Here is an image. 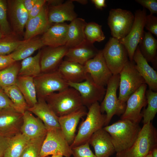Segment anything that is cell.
Instances as JSON below:
<instances>
[{
    "instance_id": "6da1fadb",
    "label": "cell",
    "mask_w": 157,
    "mask_h": 157,
    "mask_svg": "<svg viewBox=\"0 0 157 157\" xmlns=\"http://www.w3.org/2000/svg\"><path fill=\"white\" fill-rule=\"evenodd\" d=\"M103 128L110 135L116 153L125 151L130 147L136 140L141 129L139 124L121 119Z\"/></svg>"
},
{
    "instance_id": "7a4b0ae2",
    "label": "cell",
    "mask_w": 157,
    "mask_h": 157,
    "mask_svg": "<svg viewBox=\"0 0 157 157\" xmlns=\"http://www.w3.org/2000/svg\"><path fill=\"white\" fill-rule=\"evenodd\" d=\"M45 100L58 117L69 114L83 106L78 92L70 87L51 93Z\"/></svg>"
},
{
    "instance_id": "3957f363",
    "label": "cell",
    "mask_w": 157,
    "mask_h": 157,
    "mask_svg": "<svg viewBox=\"0 0 157 157\" xmlns=\"http://www.w3.org/2000/svg\"><path fill=\"white\" fill-rule=\"evenodd\" d=\"M100 105L99 102H96L89 108L86 118L81 125L76 135L70 145L71 148L89 143L92 135L105 126L106 115L101 113Z\"/></svg>"
},
{
    "instance_id": "277c9868",
    "label": "cell",
    "mask_w": 157,
    "mask_h": 157,
    "mask_svg": "<svg viewBox=\"0 0 157 157\" xmlns=\"http://www.w3.org/2000/svg\"><path fill=\"white\" fill-rule=\"evenodd\" d=\"M157 133L151 122L144 124L136 140L127 150L116 157H145L157 147Z\"/></svg>"
},
{
    "instance_id": "5b68a950",
    "label": "cell",
    "mask_w": 157,
    "mask_h": 157,
    "mask_svg": "<svg viewBox=\"0 0 157 157\" xmlns=\"http://www.w3.org/2000/svg\"><path fill=\"white\" fill-rule=\"evenodd\" d=\"M119 93L118 99L122 104L145 81L135 67L134 61L128 60L119 73Z\"/></svg>"
},
{
    "instance_id": "8992f818",
    "label": "cell",
    "mask_w": 157,
    "mask_h": 157,
    "mask_svg": "<svg viewBox=\"0 0 157 157\" xmlns=\"http://www.w3.org/2000/svg\"><path fill=\"white\" fill-rule=\"evenodd\" d=\"M37 99H44L56 92L62 91L69 86L58 70L41 73L33 78Z\"/></svg>"
},
{
    "instance_id": "52a82bcc",
    "label": "cell",
    "mask_w": 157,
    "mask_h": 157,
    "mask_svg": "<svg viewBox=\"0 0 157 157\" xmlns=\"http://www.w3.org/2000/svg\"><path fill=\"white\" fill-rule=\"evenodd\" d=\"M119 81V74L113 75L106 85L105 96L100 105L101 113H106L105 126L108 124L114 115H122L125 109L126 105L122 104L117 96Z\"/></svg>"
},
{
    "instance_id": "ba28073f",
    "label": "cell",
    "mask_w": 157,
    "mask_h": 157,
    "mask_svg": "<svg viewBox=\"0 0 157 157\" xmlns=\"http://www.w3.org/2000/svg\"><path fill=\"white\" fill-rule=\"evenodd\" d=\"M56 154L66 157H70L72 155V148L60 128H54L47 131L41 147L40 157H46Z\"/></svg>"
},
{
    "instance_id": "9c48e42d",
    "label": "cell",
    "mask_w": 157,
    "mask_h": 157,
    "mask_svg": "<svg viewBox=\"0 0 157 157\" xmlns=\"http://www.w3.org/2000/svg\"><path fill=\"white\" fill-rule=\"evenodd\" d=\"M106 64L113 75L119 74L129 60L127 51L119 40L110 38L102 50Z\"/></svg>"
},
{
    "instance_id": "30bf717a",
    "label": "cell",
    "mask_w": 157,
    "mask_h": 157,
    "mask_svg": "<svg viewBox=\"0 0 157 157\" xmlns=\"http://www.w3.org/2000/svg\"><path fill=\"white\" fill-rule=\"evenodd\" d=\"M134 19V15L130 11L120 8L111 9L108 24L112 37L120 40L126 36L131 28Z\"/></svg>"
},
{
    "instance_id": "8fae6325",
    "label": "cell",
    "mask_w": 157,
    "mask_h": 157,
    "mask_svg": "<svg viewBox=\"0 0 157 157\" xmlns=\"http://www.w3.org/2000/svg\"><path fill=\"white\" fill-rule=\"evenodd\" d=\"M68 84L78 92L83 105L88 108L96 102L102 101L106 90L104 87L96 84L88 74L84 81L78 83L68 82Z\"/></svg>"
},
{
    "instance_id": "7c38bea8",
    "label": "cell",
    "mask_w": 157,
    "mask_h": 157,
    "mask_svg": "<svg viewBox=\"0 0 157 157\" xmlns=\"http://www.w3.org/2000/svg\"><path fill=\"white\" fill-rule=\"evenodd\" d=\"M146 13L145 9L135 11L134 21L130 31L125 37L119 40L126 48L131 61H133L135 52L144 35Z\"/></svg>"
},
{
    "instance_id": "4fadbf2b",
    "label": "cell",
    "mask_w": 157,
    "mask_h": 157,
    "mask_svg": "<svg viewBox=\"0 0 157 157\" xmlns=\"http://www.w3.org/2000/svg\"><path fill=\"white\" fill-rule=\"evenodd\" d=\"M147 85H142L128 98L125 110L122 115L121 119L127 120L139 124L142 117L141 110L147 104L145 94Z\"/></svg>"
},
{
    "instance_id": "5bb4252c",
    "label": "cell",
    "mask_w": 157,
    "mask_h": 157,
    "mask_svg": "<svg viewBox=\"0 0 157 157\" xmlns=\"http://www.w3.org/2000/svg\"><path fill=\"white\" fill-rule=\"evenodd\" d=\"M86 73L89 74L94 82L100 86L107 85L113 74L108 67L102 50L99 51L93 58L84 65Z\"/></svg>"
},
{
    "instance_id": "9a60e30c",
    "label": "cell",
    "mask_w": 157,
    "mask_h": 157,
    "mask_svg": "<svg viewBox=\"0 0 157 157\" xmlns=\"http://www.w3.org/2000/svg\"><path fill=\"white\" fill-rule=\"evenodd\" d=\"M23 116L13 108L0 109V136L10 138L20 132Z\"/></svg>"
},
{
    "instance_id": "2e32d148",
    "label": "cell",
    "mask_w": 157,
    "mask_h": 157,
    "mask_svg": "<svg viewBox=\"0 0 157 157\" xmlns=\"http://www.w3.org/2000/svg\"><path fill=\"white\" fill-rule=\"evenodd\" d=\"M13 33L21 35L28 19V13L25 8L22 0L7 1Z\"/></svg>"
},
{
    "instance_id": "e0dca14e",
    "label": "cell",
    "mask_w": 157,
    "mask_h": 157,
    "mask_svg": "<svg viewBox=\"0 0 157 157\" xmlns=\"http://www.w3.org/2000/svg\"><path fill=\"white\" fill-rule=\"evenodd\" d=\"M68 49L64 45L55 47H49L41 51L40 64L42 72L57 70Z\"/></svg>"
},
{
    "instance_id": "ac0fdd59",
    "label": "cell",
    "mask_w": 157,
    "mask_h": 157,
    "mask_svg": "<svg viewBox=\"0 0 157 157\" xmlns=\"http://www.w3.org/2000/svg\"><path fill=\"white\" fill-rule=\"evenodd\" d=\"M87 113L86 107L83 106L69 114L58 117L61 130L70 145L75 138L76 127L80 119L86 115Z\"/></svg>"
},
{
    "instance_id": "d6986e66",
    "label": "cell",
    "mask_w": 157,
    "mask_h": 157,
    "mask_svg": "<svg viewBox=\"0 0 157 157\" xmlns=\"http://www.w3.org/2000/svg\"><path fill=\"white\" fill-rule=\"evenodd\" d=\"M89 143L93 147L97 157H110L115 152L110 135L103 128L92 135Z\"/></svg>"
},
{
    "instance_id": "ffe728a7",
    "label": "cell",
    "mask_w": 157,
    "mask_h": 157,
    "mask_svg": "<svg viewBox=\"0 0 157 157\" xmlns=\"http://www.w3.org/2000/svg\"><path fill=\"white\" fill-rule=\"evenodd\" d=\"M48 7L46 4L36 16L28 19L26 25L24 40L33 38L44 33L50 26L48 16Z\"/></svg>"
},
{
    "instance_id": "44dd1931",
    "label": "cell",
    "mask_w": 157,
    "mask_h": 157,
    "mask_svg": "<svg viewBox=\"0 0 157 157\" xmlns=\"http://www.w3.org/2000/svg\"><path fill=\"white\" fill-rule=\"evenodd\" d=\"M20 132L30 139L45 136L47 130L43 122L28 110L23 114Z\"/></svg>"
},
{
    "instance_id": "7402d4cb",
    "label": "cell",
    "mask_w": 157,
    "mask_h": 157,
    "mask_svg": "<svg viewBox=\"0 0 157 157\" xmlns=\"http://www.w3.org/2000/svg\"><path fill=\"white\" fill-rule=\"evenodd\" d=\"M135 63V67L144 79L149 89L154 91H157V73L149 64L137 47L133 57Z\"/></svg>"
},
{
    "instance_id": "603a6c76",
    "label": "cell",
    "mask_w": 157,
    "mask_h": 157,
    "mask_svg": "<svg viewBox=\"0 0 157 157\" xmlns=\"http://www.w3.org/2000/svg\"><path fill=\"white\" fill-rule=\"evenodd\" d=\"M37 103L33 107L28 108L27 110L37 116L43 122L47 130L60 128L58 121V117L44 99H37Z\"/></svg>"
},
{
    "instance_id": "cb8c5ba5",
    "label": "cell",
    "mask_w": 157,
    "mask_h": 157,
    "mask_svg": "<svg viewBox=\"0 0 157 157\" xmlns=\"http://www.w3.org/2000/svg\"><path fill=\"white\" fill-rule=\"evenodd\" d=\"M68 24L55 23L44 32L41 38L44 46L57 47L65 45Z\"/></svg>"
},
{
    "instance_id": "d4e9b609",
    "label": "cell",
    "mask_w": 157,
    "mask_h": 157,
    "mask_svg": "<svg viewBox=\"0 0 157 157\" xmlns=\"http://www.w3.org/2000/svg\"><path fill=\"white\" fill-rule=\"evenodd\" d=\"M73 0H68L60 5L51 6L48 8L49 21L53 23H60L66 21H72L77 15L74 11Z\"/></svg>"
},
{
    "instance_id": "484cf974",
    "label": "cell",
    "mask_w": 157,
    "mask_h": 157,
    "mask_svg": "<svg viewBox=\"0 0 157 157\" xmlns=\"http://www.w3.org/2000/svg\"><path fill=\"white\" fill-rule=\"evenodd\" d=\"M57 70L67 82H82L86 78L87 74L84 65L66 60L62 61Z\"/></svg>"
},
{
    "instance_id": "4316f807",
    "label": "cell",
    "mask_w": 157,
    "mask_h": 157,
    "mask_svg": "<svg viewBox=\"0 0 157 157\" xmlns=\"http://www.w3.org/2000/svg\"><path fill=\"white\" fill-rule=\"evenodd\" d=\"M98 51L93 45L86 41L76 47L68 49L65 60L84 65L88 60L94 58Z\"/></svg>"
},
{
    "instance_id": "83f0119b",
    "label": "cell",
    "mask_w": 157,
    "mask_h": 157,
    "mask_svg": "<svg viewBox=\"0 0 157 157\" xmlns=\"http://www.w3.org/2000/svg\"><path fill=\"white\" fill-rule=\"evenodd\" d=\"M87 24L84 19L77 17L68 24L65 45L68 49L77 47L86 42L84 31Z\"/></svg>"
},
{
    "instance_id": "f1b7e54d",
    "label": "cell",
    "mask_w": 157,
    "mask_h": 157,
    "mask_svg": "<svg viewBox=\"0 0 157 157\" xmlns=\"http://www.w3.org/2000/svg\"><path fill=\"white\" fill-rule=\"evenodd\" d=\"M15 84L23 95L28 108L33 107L37 103L38 100L33 77L18 76Z\"/></svg>"
},
{
    "instance_id": "f546056e",
    "label": "cell",
    "mask_w": 157,
    "mask_h": 157,
    "mask_svg": "<svg viewBox=\"0 0 157 157\" xmlns=\"http://www.w3.org/2000/svg\"><path fill=\"white\" fill-rule=\"evenodd\" d=\"M44 46L41 38H33L24 40L10 54L15 61L22 60L30 56L35 51Z\"/></svg>"
},
{
    "instance_id": "4dcf8cb0",
    "label": "cell",
    "mask_w": 157,
    "mask_h": 157,
    "mask_svg": "<svg viewBox=\"0 0 157 157\" xmlns=\"http://www.w3.org/2000/svg\"><path fill=\"white\" fill-rule=\"evenodd\" d=\"M138 46L141 53L148 62L156 64L157 40L150 32L144 31L143 36Z\"/></svg>"
},
{
    "instance_id": "1f68e13d",
    "label": "cell",
    "mask_w": 157,
    "mask_h": 157,
    "mask_svg": "<svg viewBox=\"0 0 157 157\" xmlns=\"http://www.w3.org/2000/svg\"><path fill=\"white\" fill-rule=\"evenodd\" d=\"M41 51L33 56H29L21 62L18 76L36 77L42 73L40 64Z\"/></svg>"
},
{
    "instance_id": "d6a6232c",
    "label": "cell",
    "mask_w": 157,
    "mask_h": 157,
    "mask_svg": "<svg viewBox=\"0 0 157 157\" xmlns=\"http://www.w3.org/2000/svg\"><path fill=\"white\" fill-rule=\"evenodd\" d=\"M30 140L21 132L10 138L3 157H20Z\"/></svg>"
},
{
    "instance_id": "836d02e7",
    "label": "cell",
    "mask_w": 157,
    "mask_h": 157,
    "mask_svg": "<svg viewBox=\"0 0 157 157\" xmlns=\"http://www.w3.org/2000/svg\"><path fill=\"white\" fill-rule=\"evenodd\" d=\"M2 88L17 111L23 114L27 110L28 107L24 97L15 84Z\"/></svg>"
},
{
    "instance_id": "e575fe53",
    "label": "cell",
    "mask_w": 157,
    "mask_h": 157,
    "mask_svg": "<svg viewBox=\"0 0 157 157\" xmlns=\"http://www.w3.org/2000/svg\"><path fill=\"white\" fill-rule=\"evenodd\" d=\"M147 106L142 113L144 124L151 122L157 112V92L150 89L147 90L145 94Z\"/></svg>"
},
{
    "instance_id": "d590c367",
    "label": "cell",
    "mask_w": 157,
    "mask_h": 157,
    "mask_svg": "<svg viewBox=\"0 0 157 157\" xmlns=\"http://www.w3.org/2000/svg\"><path fill=\"white\" fill-rule=\"evenodd\" d=\"M20 67V65L16 61L0 70V87L3 88L15 84Z\"/></svg>"
},
{
    "instance_id": "8d00e7d4",
    "label": "cell",
    "mask_w": 157,
    "mask_h": 157,
    "mask_svg": "<svg viewBox=\"0 0 157 157\" xmlns=\"http://www.w3.org/2000/svg\"><path fill=\"white\" fill-rule=\"evenodd\" d=\"M101 25L94 22L87 23L84 29L86 41L91 44L95 42H100L104 40L105 36Z\"/></svg>"
},
{
    "instance_id": "74e56055",
    "label": "cell",
    "mask_w": 157,
    "mask_h": 157,
    "mask_svg": "<svg viewBox=\"0 0 157 157\" xmlns=\"http://www.w3.org/2000/svg\"><path fill=\"white\" fill-rule=\"evenodd\" d=\"M45 137L30 139L20 157H40L42 145Z\"/></svg>"
},
{
    "instance_id": "f35d334b",
    "label": "cell",
    "mask_w": 157,
    "mask_h": 157,
    "mask_svg": "<svg viewBox=\"0 0 157 157\" xmlns=\"http://www.w3.org/2000/svg\"><path fill=\"white\" fill-rule=\"evenodd\" d=\"M24 41L13 37V34L4 36L0 39V55L10 54Z\"/></svg>"
},
{
    "instance_id": "ab89813d",
    "label": "cell",
    "mask_w": 157,
    "mask_h": 157,
    "mask_svg": "<svg viewBox=\"0 0 157 157\" xmlns=\"http://www.w3.org/2000/svg\"><path fill=\"white\" fill-rule=\"evenodd\" d=\"M7 2L0 0V28L4 36L12 34L7 19Z\"/></svg>"
},
{
    "instance_id": "60d3db41",
    "label": "cell",
    "mask_w": 157,
    "mask_h": 157,
    "mask_svg": "<svg viewBox=\"0 0 157 157\" xmlns=\"http://www.w3.org/2000/svg\"><path fill=\"white\" fill-rule=\"evenodd\" d=\"M89 142L72 148L74 157H97L90 149Z\"/></svg>"
},
{
    "instance_id": "b9f144b4",
    "label": "cell",
    "mask_w": 157,
    "mask_h": 157,
    "mask_svg": "<svg viewBox=\"0 0 157 157\" xmlns=\"http://www.w3.org/2000/svg\"><path fill=\"white\" fill-rule=\"evenodd\" d=\"M144 27L150 32L157 36V17L153 15H146Z\"/></svg>"
},
{
    "instance_id": "7bdbcfd3",
    "label": "cell",
    "mask_w": 157,
    "mask_h": 157,
    "mask_svg": "<svg viewBox=\"0 0 157 157\" xmlns=\"http://www.w3.org/2000/svg\"><path fill=\"white\" fill-rule=\"evenodd\" d=\"M9 108H13L17 110L12 101L0 87V109Z\"/></svg>"
},
{
    "instance_id": "ee69618b",
    "label": "cell",
    "mask_w": 157,
    "mask_h": 157,
    "mask_svg": "<svg viewBox=\"0 0 157 157\" xmlns=\"http://www.w3.org/2000/svg\"><path fill=\"white\" fill-rule=\"evenodd\" d=\"M137 2L144 8L148 9L150 12V15L157 13V0H136Z\"/></svg>"
},
{
    "instance_id": "f6af8a7d",
    "label": "cell",
    "mask_w": 157,
    "mask_h": 157,
    "mask_svg": "<svg viewBox=\"0 0 157 157\" xmlns=\"http://www.w3.org/2000/svg\"><path fill=\"white\" fill-rule=\"evenodd\" d=\"M46 2L47 1L45 0H37V2L29 13L28 20L38 15Z\"/></svg>"
},
{
    "instance_id": "bcb514c9",
    "label": "cell",
    "mask_w": 157,
    "mask_h": 157,
    "mask_svg": "<svg viewBox=\"0 0 157 157\" xmlns=\"http://www.w3.org/2000/svg\"><path fill=\"white\" fill-rule=\"evenodd\" d=\"M15 62L10 54L0 55V70L6 68Z\"/></svg>"
},
{
    "instance_id": "7dc6e473",
    "label": "cell",
    "mask_w": 157,
    "mask_h": 157,
    "mask_svg": "<svg viewBox=\"0 0 157 157\" xmlns=\"http://www.w3.org/2000/svg\"><path fill=\"white\" fill-rule=\"evenodd\" d=\"M10 138L0 136V157H3L8 145Z\"/></svg>"
},
{
    "instance_id": "c3c4849f",
    "label": "cell",
    "mask_w": 157,
    "mask_h": 157,
    "mask_svg": "<svg viewBox=\"0 0 157 157\" xmlns=\"http://www.w3.org/2000/svg\"><path fill=\"white\" fill-rule=\"evenodd\" d=\"M24 6L29 13L30 12L37 0H22Z\"/></svg>"
},
{
    "instance_id": "681fc988",
    "label": "cell",
    "mask_w": 157,
    "mask_h": 157,
    "mask_svg": "<svg viewBox=\"0 0 157 157\" xmlns=\"http://www.w3.org/2000/svg\"><path fill=\"white\" fill-rule=\"evenodd\" d=\"M91 1L97 9L102 10L107 6L105 0H92Z\"/></svg>"
},
{
    "instance_id": "f907efd6",
    "label": "cell",
    "mask_w": 157,
    "mask_h": 157,
    "mask_svg": "<svg viewBox=\"0 0 157 157\" xmlns=\"http://www.w3.org/2000/svg\"><path fill=\"white\" fill-rule=\"evenodd\" d=\"M48 4L51 6H55L60 5L63 2V1L60 0H46Z\"/></svg>"
},
{
    "instance_id": "816d5d0a",
    "label": "cell",
    "mask_w": 157,
    "mask_h": 157,
    "mask_svg": "<svg viewBox=\"0 0 157 157\" xmlns=\"http://www.w3.org/2000/svg\"><path fill=\"white\" fill-rule=\"evenodd\" d=\"M151 154L152 157H157V147L153 150Z\"/></svg>"
},
{
    "instance_id": "f5cc1de1",
    "label": "cell",
    "mask_w": 157,
    "mask_h": 157,
    "mask_svg": "<svg viewBox=\"0 0 157 157\" xmlns=\"http://www.w3.org/2000/svg\"><path fill=\"white\" fill-rule=\"evenodd\" d=\"M74 1H76L82 4H85L88 3V1L85 0H74Z\"/></svg>"
},
{
    "instance_id": "db71d44e",
    "label": "cell",
    "mask_w": 157,
    "mask_h": 157,
    "mask_svg": "<svg viewBox=\"0 0 157 157\" xmlns=\"http://www.w3.org/2000/svg\"><path fill=\"white\" fill-rule=\"evenodd\" d=\"M63 156L59 154H56L52 155V156L50 157H63Z\"/></svg>"
},
{
    "instance_id": "11a10c76",
    "label": "cell",
    "mask_w": 157,
    "mask_h": 157,
    "mask_svg": "<svg viewBox=\"0 0 157 157\" xmlns=\"http://www.w3.org/2000/svg\"><path fill=\"white\" fill-rule=\"evenodd\" d=\"M4 37L0 28V39Z\"/></svg>"
},
{
    "instance_id": "9f6ffc18",
    "label": "cell",
    "mask_w": 157,
    "mask_h": 157,
    "mask_svg": "<svg viewBox=\"0 0 157 157\" xmlns=\"http://www.w3.org/2000/svg\"><path fill=\"white\" fill-rule=\"evenodd\" d=\"M151 152L149 153L145 157H152V156Z\"/></svg>"
},
{
    "instance_id": "6f0895ef",
    "label": "cell",
    "mask_w": 157,
    "mask_h": 157,
    "mask_svg": "<svg viewBox=\"0 0 157 157\" xmlns=\"http://www.w3.org/2000/svg\"><path fill=\"white\" fill-rule=\"evenodd\" d=\"M46 157H50V156H47Z\"/></svg>"
}]
</instances>
